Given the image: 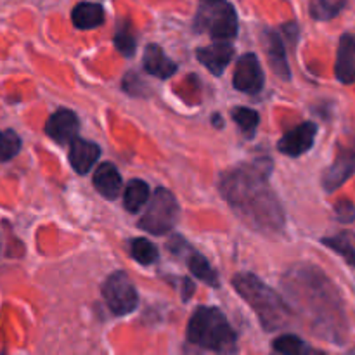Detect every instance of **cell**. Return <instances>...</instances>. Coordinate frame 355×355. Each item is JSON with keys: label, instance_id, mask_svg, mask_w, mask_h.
I'll use <instances>...</instances> for the list:
<instances>
[{"label": "cell", "instance_id": "6da1fadb", "mask_svg": "<svg viewBox=\"0 0 355 355\" xmlns=\"http://www.w3.org/2000/svg\"><path fill=\"white\" fill-rule=\"evenodd\" d=\"M220 193L243 222L262 232H279L284 214L267 182L262 163L236 166L222 175Z\"/></svg>", "mask_w": 355, "mask_h": 355}, {"label": "cell", "instance_id": "7a4b0ae2", "mask_svg": "<svg viewBox=\"0 0 355 355\" xmlns=\"http://www.w3.org/2000/svg\"><path fill=\"white\" fill-rule=\"evenodd\" d=\"M239 297L255 311L266 329H279L288 321V309L279 295L253 274L241 272L232 279Z\"/></svg>", "mask_w": 355, "mask_h": 355}, {"label": "cell", "instance_id": "3957f363", "mask_svg": "<svg viewBox=\"0 0 355 355\" xmlns=\"http://www.w3.org/2000/svg\"><path fill=\"white\" fill-rule=\"evenodd\" d=\"M187 340L193 345L217 354L236 350V333L218 309L200 307L187 324Z\"/></svg>", "mask_w": 355, "mask_h": 355}, {"label": "cell", "instance_id": "277c9868", "mask_svg": "<svg viewBox=\"0 0 355 355\" xmlns=\"http://www.w3.org/2000/svg\"><path fill=\"white\" fill-rule=\"evenodd\" d=\"M177 220H179V203L175 196L168 189L159 187L149 200L148 208L139 220V227L151 234L162 236L172 231Z\"/></svg>", "mask_w": 355, "mask_h": 355}, {"label": "cell", "instance_id": "5b68a950", "mask_svg": "<svg viewBox=\"0 0 355 355\" xmlns=\"http://www.w3.org/2000/svg\"><path fill=\"white\" fill-rule=\"evenodd\" d=\"M196 30L207 31L214 40H231L238 33V16L231 3L211 2L200 9L196 16Z\"/></svg>", "mask_w": 355, "mask_h": 355}, {"label": "cell", "instance_id": "8992f818", "mask_svg": "<svg viewBox=\"0 0 355 355\" xmlns=\"http://www.w3.org/2000/svg\"><path fill=\"white\" fill-rule=\"evenodd\" d=\"M103 297L113 314L127 315L137 307V290L125 272H114L104 281Z\"/></svg>", "mask_w": 355, "mask_h": 355}, {"label": "cell", "instance_id": "52a82bcc", "mask_svg": "<svg viewBox=\"0 0 355 355\" xmlns=\"http://www.w3.org/2000/svg\"><path fill=\"white\" fill-rule=\"evenodd\" d=\"M232 83L238 90L246 94H257L263 87V71L255 54H245L238 59Z\"/></svg>", "mask_w": 355, "mask_h": 355}, {"label": "cell", "instance_id": "ba28073f", "mask_svg": "<svg viewBox=\"0 0 355 355\" xmlns=\"http://www.w3.org/2000/svg\"><path fill=\"white\" fill-rule=\"evenodd\" d=\"M315 134H318L315 123L305 121V123L295 127L293 130L286 132V134L283 135V139L277 142V148H279V151L283 153V155L300 156L312 148Z\"/></svg>", "mask_w": 355, "mask_h": 355}, {"label": "cell", "instance_id": "9c48e42d", "mask_svg": "<svg viewBox=\"0 0 355 355\" xmlns=\"http://www.w3.org/2000/svg\"><path fill=\"white\" fill-rule=\"evenodd\" d=\"M78 128V116L69 110H58L45 123L47 135L59 144H66V142H71L73 139H76Z\"/></svg>", "mask_w": 355, "mask_h": 355}, {"label": "cell", "instance_id": "30bf717a", "mask_svg": "<svg viewBox=\"0 0 355 355\" xmlns=\"http://www.w3.org/2000/svg\"><path fill=\"white\" fill-rule=\"evenodd\" d=\"M232 55H234V47L227 42H215V44L201 47L198 51V59H200L201 64L207 66L208 71L215 76L225 71Z\"/></svg>", "mask_w": 355, "mask_h": 355}, {"label": "cell", "instance_id": "8fae6325", "mask_svg": "<svg viewBox=\"0 0 355 355\" xmlns=\"http://www.w3.org/2000/svg\"><path fill=\"white\" fill-rule=\"evenodd\" d=\"M335 75L342 83H355V35L345 33L340 38Z\"/></svg>", "mask_w": 355, "mask_h": 355}, {"label": "cell", "instance_id": "7c38bea8", "mask_svg": "<svg viewBox=\"0 0 355 355\" xmlns=\"http://www.w3.org/2000/svg\"><path fill=\"white\" fill-rule=\"evenodd\" d=\"M355 173V151H343L336 162L329 166L322 177V186L326 191H335Z\"/></svg>", "mask_w": 355, "mask_h": 355}, {"label": "cell", "instance_id": "4fadbf2b", "mask_svg": "<svg viewBox=\"0 0 355 355\" xmlns=\"http://www.w3.org/2000/svg\"><path fill=\"white\" fill-rule=\"evenodd\" d=\"M101 149L94 142L82 141V139H73L69 142V163L75 168V172L87 173L94 166V163L99 159Z\"/></svg>", "mask_w": 355, "mask_h": 355}, {"label": "cell", "instance_id": "5bb4252c", "mask_svg": "<svg viewBox=\"0 0 355 355\" xmlns=\"http://www.w3.org/2000/svg\"><path fill=\"white\" fill-rule=\"evenodd\" d=\"M94 186L107 200H114L121 193V175L113 163H101L94 172Z\"/></svg>", "mask_w": 355, "mask_h": 355}, {"label": "cell", "instance_id": "9a60e30c", "mask_svg": "<svg viewBox=\"0 0 355 355\" xmlns=\"http://www.w3.org/2000/svg\"><path fill=\"white\" fill-rule=\"evenodd\" d=\"M142 64H144V69L149 75L158 76V78H168V76H172L177 71L175 62L156 44H151L146 47Z\"/></svg>", "mask_w": 355, "mask_h": 355}, {"label": "cell", "instance_id": "2e32d148", "mask_svg": "<svg viewBox=\"0 0 355 355\" xmlns=\"http://www.w3.org/2000/svg\"><path fill=\"white\" fill-rule=\"evenodd\" d=\"M266 52L269 58L270 66L276 71V75L281 80H290V66H288L286 59V49H284L283 40L277 37L276 33H267L266 35Z\"/></svg>", "mask_w": 355, "mask_h": 355}, {"label": "cell", "instance_id": "e0dca14e", "mask_svg": "<svg viewBox=\"0 0 355 355\" xmlns=\"http://www.w3.org/2000/svg\"><path fill=\"white\" fill-rule=\"evenodd\" d=\"M73 24L80 30H92L103 24L104 21V10L99 3L92 2H82L73 9L71 14Z\"/></svg>", "mask_w": 355, "mask_h": 355}, {"label": "cell", "instance_id": "ac0fdd59", "mask_svg": "<svg viewBox=\"0 0 355 355\" xmlns=\"http://www.w3.org/2000/svg\"><path fill=\"white\" fill-rule=\"evenodd\" d=\"M149 201V186L144 180H130L123 191V205L128 211H137Z\"/></svg>", "mask_w": 355, "mask_h": 355}, {"label": "cell", "instance_id": "d6986e66", "mask_svg": "<svg viewBox=\"0 0 355 355\" xmlns=\"http://www.w3.org/2000/svg\"><path fill=\"white\" fill-rule=\"evenodd\" d=\"M187 267H189L191 272H193L198 279L203 281V283L210 284V286L214 288H218V284H220V281H218V274L215 272L214 267L208 263V260L205 259V257H201L200 253L193 252V250H191V253L187 255Z\"/></svg>", "mask_w": 355, "mask_h": 355}, {"label": "cell", "instance_id": "ffe728a7", "mask_svg": "<svg viewBox=\"0 0 355 355\" xmlns=\"http://www.w3.org/2000/svg\"><path fill=\"white\" fill-rule=\"evenodd\" d=\"M272 347L281 355H322L315 352L314 349H311L304 340H300L295 335L279 336V338L274 340Z\"/></svg>", "mask_w": 355, "mask_h": 355}, {"label": "cell", "instance_id": "44dd1931", "mask_svg": "<svg viewBox=\"0 0 355 355\" xmlns=\"http://www.w3.org/2000/svg\"><path fill=\"white\" fill-rule=\"evenodd\" d=\"M322 243L335 250L336 253H340L343 259H347V262L355 267V234L342 232V234L333 236V238H326Z\"/></svg>", "mask_w": 355, "mask_h": 355}, {"label": "cell", "instance_id": "7402d4cb", "mask_svg": "<svg viewBox=\"0 0 355 355\" xmlns=\"http://www.w3.org/2000/svg\"><path fill=\"white\" fill-rule=\"evenodd\" d=\"M130 253L142 266H149V263H155L158 260V248L146 238L134 239L130 243Z\"/></svg>", "mask_w": 355, "mask_h": 355}, {"label": "cell", "instance_id": "603a6c76", "mask_svg": "<svg viewBox=\"0 0 355 355\" xmlns=\"http://www.w3.org/2000/svg\"><path fill=\"white\" fill-rule=\"evenodd\" d=\"M347 0H311V14L315 19H331L345 7Z\"/></svg>", "mask_w": 355, "mask_h": 355}, {"label": "cell", "instance_id": "cb8c5ba5", "mask_svg": "<svg viewBox=\"0 0 355 355\" xmlns=\"http://www.w3.org/2000/svg\"><path fill=\"white\" fill-rule=\"evenodd\" d=\"M21 139L12 130H0V163L9 162L19 153Z\"/></svg>", "mask_w": 355, "mask_h": 355}, {"label": "cell", "instance_id": "d4e9b609", "mask_svg": "<svg viewBox=\"0 0 355 355\" xmlns=\"http://www.w3.org/2000/svg\"><path fill=\"white\" fill-rule=\"evenodd\" d=\"M114 45H116L118 52H121L127 58L134 54L135 47H137V40H135V33L132 31L130 24L123 23L118 28L116 35H114Z\"/></svg>", "mask_w": 355, "mask_h": 355}, {"label": "cell", "instance_id": "484cf974", "mask_svg": "<svg viewBox=\"0 0 355 355\" xmlns=\"http://www.w3.org/2000/svg\"><path fill=\"white\" fill-rule=\"evenodd\" d=\"M232 118L239 125V128L246 132V134H253L260 121L259 113L250 110V107H236V110H232Z\"/></svg>", "mask_w": 355, "mask_h": 355}, {"label": "cell", "instance_id": "4316f807", "mask_svg": "<svg viewBox=\"0 0 355 355\" xmlns=\"http://www.w3.org/2000/svg\"><path fill=\"white\" fill-rule=\"evenodd\" d=\"M336 215H338V220L342 222H352L355 218V208L350 201H340L336 205Z\"/></svg>", "mask_w": 355, "mask_h": 355}, {"label": "cell", "instance_id": "83f0119b", "mask_svg": "<svg viewBox=\"0 0 355 355\" xmlns=\"http://www.w3.org/2000/svg\"><path fill=\"white\" fill-rule=\"evenodd\" d=\"M205 3H211V2H220V0H203Z\"/></svg>", "mask_w": 355, "mask_h": 355}]
</instances>
